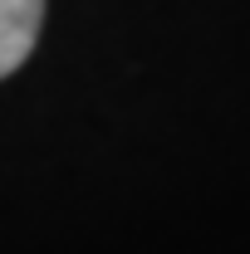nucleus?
Segmentation results:
<instances>
[{
	"label": "nucleus",
	"instance_id": "nucleus-1",
	"mask_svg": "<svg viewBox=\"0 0 250 254\" xmlns=\"http://www.w3.org/2000/svg\"><path fill=\"white\" fill-rule=\"evenodd\" d=\"M44 25V0H0V78L30 59Z\"/></svg>",
	"mask_w": 250,
	"mask_h": 254
}]
</instances>
